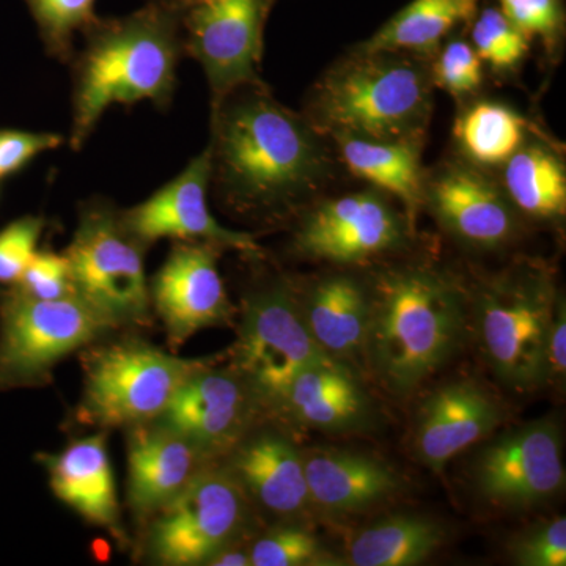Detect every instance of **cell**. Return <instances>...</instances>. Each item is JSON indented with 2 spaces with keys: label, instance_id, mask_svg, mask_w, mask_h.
Segmentation results:
<instances>
[{
  "label": "cell",
  "instance_id": "9c48e42d",
  "mask_svg": "<svg viewBox=\"0 0 566 566\" xmlns=\"http://www.w3.org/2000/svg\"><path fill=\"white\" fill-rule=\"evenodd\" d=\"M327 359L305 326L293 281L273 279L248 293L232 368L262 409L273 411L304 368Z\"/></svg>",
  "mask_w": 566,
  "mask_h": 566
},
{
  "label": "cell",
  "instance_id": "f546056e",
  "mask_svg": "<svg viewBox=\"0 0 566 566\" xmlns=\"http://www.w3.org/2000/svg\"><path fill=\"white\" fill-rule=\"evenodd\" d=\"M39 28L41 43L50 57L70 65L74 36L98 20L95 0H25Z\"/></svg>",
  "mask_w": 566,
  "mask_h": 566
},
{
  "label": "cell",
  "instance_id": "7c38bea8",
  "mask_svg": "<svg viewBox=\"0 0 566 566\" xmlns=\"http://www.w3.org/2000/svg\"><path fill=\"white\" fill-rule=\"evenodd\" d=\"M275 0H186L180 7L182 52L202 66L211 104L260 82L264 25Z\"/></svg>",
  "mask_w": 566,
  "mask_h": 566
},
{
  "label": "cell",
  "instance_id": "5b68a950",
  "mask_svg": "<svg viewBox=\"0 0 566 566\" xmlns=\"http://www.w3.org/2000/svg\"><path fill=\"white\" fill-rule=\"evenodd\" d=\"M558 300L549 268L534 260L491 275L469 296L480 349L506 389L545 386L547 333Z\"/></svg>",
  "mask_w": 566,
  "mask_h": 566
},
{
  "label": "cell",
  "instance_id": "8992f818",
  "mask_svg": "<svg viewBox=\"0 0 566 566\" xmlns=\"http://www.w3.org/2000/svg\"><path fill=\"white\" fill-rule=\"evenodd\" d=\"M93 346L84 354V394L77 417L102 430H128L158 419L186 379L210 363L182 359L139 338Z\"/></svg>",
  "mask_w": 566,
  "mask_h": 566
},
{
  "label": "cell",
  "instance_id": "8fae6325",
  "mask_svg": "<svg viewBox=\"0 0 566 566\" xmlns=\"http://www.w3.org/2000/svg\"><path fill=\"white\" fill-rule=\"evenodd\" d=\"M395 200L375 188L319 199L297 214L293 251L303 259L356 266L401 251L415 230Z\"/></svg>",
  "mask_w": 566,
  "mask_h": 566
},
{
  "label": "cell",
  "instance_id": "6da1fadb",
  "mask_svg": "<svg viewBox=\"0 0 566 566\" xmlns=\"http://www.w3.org/2000/svg\"><path fill=\"white\" fill-rule=\"evenodd\" d=\"M329 142L263 81L241 85L211 104L210 189L238 218L285 221L333 180Z\"/></svg>",
  "mask_w": 566,
  "mask_h": 566
},
{
  "label": "cell",
  "instance_id": "74e56055",
  "mask_svg": "<svg viewBox=\"0 0 566 566\" xmlns=\"http://www.w3.org/2000/svg\"><path fill=\"white\" fill-rule=\"evenodd\" d=\"M65 144L61 134L0 129V180L21 172L43 153Z\"/></svg>",
  "mask_w": 566,
  "mask_h": 566
},
{
  "label": "cell",
  "instance_id": "f1b7e54d",
  "mask_svg": "<svg viewBox=\"0 0 566 566\" xmlns=\"http://www.w3.org/2000/svg\"><path fill=\"white\" fill-rule=\"evenodd\" d=\"M446 528L420 515L386 517L364 528L349 545L356 566H415L433 556L446 542Z\"/></svg>",
  "mask_w": 566,
  "mask_h": 566
},
{
  "label": "cell",
  "instance_id": "836d02e7",
  "mask_svg": "<svg viewBox=\"0 0 566 566\" xmlns=\"http://www.w3.org/2000/svg\"><path fill=\"white\" fill-rule=\"evenodd\" d=\"M499 9L532 41H542L547 54L560 51L565 36L564 0H497Z\"/></svg>",
  "mask_w": 566,
  "mask_h": 566
},
{
  "label": "cell",
  "instance_id": "4316f807",
  "mask_svg": "<svg viewBox=\"0 0 566 566\" xmlns=\"http://www.w3.org/2000/svg\"><path fill=\"white\" fill-rule=\"evenodd\" d=\"M479 7L480 0H411L356 48L412 52L433 57L458 25L474 20Z\"/></svg>",
  "mask_w": 566,
  "mask_h": 566
},
{
  "label": "cell",
  "instance_id": "cb8c5ba5",
  "mask_svg": "<svg viewBox=\"0 0 566 566\" xmlns=\"http://www.w3.org/2000/svg\"><path fill=\"white\" fill-rule=\"evenodd\" d=\"M304 469L311 504L333 515L364 512L401 486L389 464L352 450H316Z\"/></svg>",
  "mask_w": 566,
  "mask_h": 566
},
{
  "label": "cell",
  "instance_id": "2e32d148",
  "mask_svg": "<svg viewBox=\"0 0 566 566\" xmlns=\"http://www.w3.org/2000/svg\"><path fill=\"white\" fill-rule=\"evenodd\" d=\"M210 174L211 158L207 147L150 199L120 210L123 226L145 248L170 238L175 241H202L259 259L262 248L251 233L227 229L211 214L208 207Z\"/></svg>",
  "mask_w": 566,
  "mask_h": 566
},
{
  "label": "cell",
  "instance_id": "e0dca14e",
  "mask_svg": "<svg viewBox=\"0 0 566 566\" xmlns=\"http://www.w3.org/2000/svg\"><path fill=\"white\" fill-rule=\"evenodd\" d=\"M260 409L251 387L232 367L208 363L186 379L158 420L214 461L243 441Z\"/></svg>",
  "mask_w": 566,
  "mask_h": 566
},
{
  "label": "cell",
  "instance_id": "60d3db41",
  "mask_svg": "<svg viewBox=\"0 0 566 566\" xmlns=\"http://www.w3.org/2000/svg\"><path fill=\"white\" fill-rule=\"evenodd\" d=\"M148 2L161 3V6L174 7V9L180 10L186 0H148Z\"/></svg>",
  "mask_w": 566,
  "mask_h": 566
},
{
  "label": "cell",
  "instance_id": "ffe728a7",
  "mask_svg": "<svg viewBox=\"0 0 566 566\" xmlns=\"http://www.w3.org/2000/svg\"><path fill=\"white\" fill-rule=\"evenodd\" d=\"M55 497L92 526L125 543L106 431L70 442L62 452L41 453Z\"/></svg>",
  "mask_w": 566,
  "mask_h": 566
},
{
  "label": "cell",
  "instance_id": "4fadbf2b",
  "mask_svg": "<svg viewBox=\"0 0 566 566\" xmlns=\"http://www.w3.org/2000/svg\"><path fill=\"white\" fill-rule=\"evenodd\" d=\"M423 208L457 243L474 251H499L520 232L521 216L501 182L461 158L427 170Z\"/></svg>",
  "mask_w": 566,
  "mask_h": 566
},
{
  "label": "cell",
  "instance_id": "7a4b0ae2",
  "mask_svg": "<svg viewBox=\"0 0 566 566\" xmlns=\"http://www.w3.org/2000/svg\"><path fill=\"white\" fill-rule=\"evenodd\" d=\"M368 289L363 359L390 392H415L463 346L469 294L453 275L419 263L385 268Z\"/></svg>",
  "mask_w": 566,
  "mask_h": 566
},
{
  "label": "cell",
  "instance_id": "277c9868",
  "mask_svg": "<svg viewBox=\"0 0 566 566\" xmlns=\"http://www.w3.org/2000/svg\"><path fill=\"white\" fill-rule=\"evenodd\" d=\"M430 55L354 48L307 93L303 115L337 136L423 144L433 115Z\"/></svg>",
  "mask_w": 566,
  "mask_h": 566
},
{
  "label": "cell",
  "instance_id": "44dd1931",
  "mask_svg": "<svg viewBox=\"0 0 566 566\" xmlns=\"http://www.w3.org/2000/svg\"><path fill=\"white\" fill-rule=\"evenodd\" d=\"M294 290L305 326L326 356L344 364L363 357L370 318L368 281L333 273L294 283Z\"/></svg>",
  "mask_w": 566,
  "mask_h": 566
},
{
  "label": "cell",
  "instance_id": "7402d4cb",
  "mask_svg": "<svg viewBox=\"0 0 566 566\" xmlns=\"http://www.w3.org/2000/svg\"><path fill=\"white\" fill-rule=\"evenodd\" d=\"M227 469L243 488L249 501L277 516H296L311 504L304 453L277 431L244 436Z\"/></svg>",
  "mask_w": 566,
  "mask_h": 566
},
{
  "label": "cell",
  "instance_id": "484cf974",
  "mask_svg": "<svg viewBox=\"0 0 566 566\" xmlns=\"http://www.w3.org/2000/svg\"><path fill=\"white\" fill-rule=\"evenodd\" d=\"M499 170V182L521 218L545 223L564 221L566 167L560 153L549 142L532 133Z\"/></svg>",
  "mask_w": 566,
  "mask_h": 566
},
{
  "label": "cell",
  "instance_id": "ab89813d",
  "mask_svg": "<svg viewBox=\"0 0 566 566\" xmlns=\"http://www.w3.org/2000/svg\"><path fill=\"white\" fill-rule=\"evenodd\" d=\"M207 566H251L249 547H238V542L227 546L208 562Z\"/></svg>",
  "mask_w": 566,
  "mask_h": 566
},
{
  "label": "cell",
  "instance_id": "30bf717a",
  "mask_svg": "<svg viewBox=\"0 0 566 566\" xmlns=\"http://www.w3.org/2000/svg\"><path fill=\"white\" fill-rule=\"evenodd\" d=\"M248 520L243 488L229 469L211 464L145 523V553L156 565H208L241 538Z\"/></svg>",
  "mask_w": 566,
  "mask_h": 566
},
{
  "label": "cell",
  "instance_id": "d4e9b609",
  "mask_svg": "<svg viewBox=\"0 0 566 566\" xmlns=\"http://www.w3.org/2000/svg\"><path fill=\"white\" fill-rule=\"evenodd\" d=\"M331 142L349 174L400 203L416 232L417 218L423 210L427 175L422 164L423 144L376 142L352 136H337Z\"/></svg>",
  "mask_w": 566,
  "mask_h": 566
},
{
  "label": "cell",
  "instance_id": "f35d334b",
  "mask_svg": "<svg viewBox=\"0 0 566 566\" xmlns=\"http://www.w3.org/2000/svg\"><path fill=\"white\" fill-rule=\"evenodd\" d=\"M566 375V307L560 296L554 311L545 352V385L564 382Z\"/></svg>",
  "mask_w": 566,
  "mask_h": 566
},
{
  "label": "cell",
  "instance_id": "e575fe53",
  "mask_svg": "<svg viewBox=\"0 0 566 566\" xmlns=\"http://www.w3.org/2000/svg\"><path fill=\"white\" fill-rule=\"evenodd\" d=\"M46 221L41 216H22L0 230V286L20 282L25 268L39 252Z\"/></svg>",
  "mask_w": 566,
  "mask_h": 566
},
{
  "label": "cell",
  "instance_id": "8d00e7d4",
  "mask_svg": "<svg viewBox=\"0 0 566 566\" xmlns=\"http://www.w3.org/2000/svg\"><path fill=\"white\" fill-rule=\"evenodd\" d=\"M513 558L523 566L566 565V520L564 516L539 524L512 547Z\"/></svg>",
  "mask_w": 566,
  "mask_h": 566
},
{
  "label": "cell",
  "instance_id": "d590c367",
  "mask_svg": "<svg viewBox=\"0 0 566 566\" xmlns=\"http://www.w3.org/2000/svg\"><path fill=\"white\" fill-rule=\"evenodd\" d=\"M13 286L25 296L39 301H62L77 296L65 253L36 252L20 282Z\"/></svg>",
  "mask_w": 566,
  "mask_h": 566
},
{
  "label": "cell",
  "instance_id": "5bb4252c",
  "mask_svg": "<svg viewBox=\"0 0 566 566\" xmlns=\"http://www.w3.org/2000/svg\"><path fill=\"white\" fill-rule=\"evenodd\" d=\"M475 485L485 501L504 509L545 504L565 485L558 424L534 420L495 439L476 458Z\"/></svg>",
  "mask_w": 566,
  "mask_h": 566
},
{
  "label": "cell",
  "instance_id": "1f68e13d",
  "mask_svg": "<svg viewBox=\"0 0 566 566\" xmlns=\"http://www.w3.org/2000/svg\"><path fill=\"white\" fill-rule=\"evenodd\" d=\"M431 80L458 102H465L482 88L483 62L469 41L453 39L442 43L431 57Z\"/></svg>",
  "mask_w": 566,
  "mask_h": 566
},
{
  "label": "cell",
  "instance_id": "603a6c76",
  "mask_svg": "<svg viewBox=\"0 0 566 566\" xmlns=\"http://www.w3.org/2000/svg\"><path fill=\"white\" fill-rule=\"evenodd\" d=\"M370 409L368 395L346 364L327 359L304 368L273 411L316 430L349 431L367 422Z\"/></svg>",
  "mask_w": 566,
  "mask_h": 566
},
{
  "label": "cell",
  "instance_id": "d6a6232c",
  "mask_svg": "<svg viewBox=\"0 0 566 566\" xmlns=\"http://www.w3.org/2000/svg\"><path fill=\"white\" fill-rule=\"evenodd\" d=\"M322 545L307 528H271L249 546L251 566H303L319 564Z\"/></svg>",
  "mask_w": 566,
  "mask_h": 566
},
{
  "label": "cell",
  "instance_id": "4dcf8cb0",
  "mask_svg": "<svg viewBox=\"0 0 566 566\" xmlns=\"http://www.w3.org/2000/svg\"><path fill=\"white\" fill-rule=\"evenodd\" d=\"M469 24H472L471 44L476 55L494 73H513L526 61L532 40L499 7L479 9Z\"/></svg>",
  "mask_w": 566,
  "mask_h": 566
},
{
  "label": "cell",
  "instance_id": "52a82bcc",
  "mask_svg": "<svg viewBox=\"0 0 566 566\" xmlns=\"http://www.w3.org/2000/svg\"><path fill=\"white\" fill-rule=\"evenodd\" d=\"M147 251L123 226L120 208L102 197L81 205L80 222L63 253L77 296L112 329L150 323Z\"/></svg>",
  "mask_w": 566,
  "mask_h": 566
},
{
  "label": "cell",
  "instance_id": "d6986e66",
  "mask_svg": "<svg viewBox=\"0 0 566 566\" xmlns=\"http://www.w3.org/2000/svg\"><path fill=\"white\" fill-rule=\"evenodd\" d=\"M502 411L493 395L474 381L450 382L428 395L417 416V457L441 472L465 449L499 427Z\"/></svg>",
  "mask_w": 566,
  "mask_h": 566
},
{
  "label": "cell",
  "instance_id": "83f0119b",
  "mask_svg": "<svg viewBox=\"0 0 566 566\" xmlns=\"http://www.w3.org/2000/svg\"><path fill=\"white\" fill-rule=\"evenodd\" d=\"M531 134V125L524 115L509 104L491 99L465 106L453 125L460 158L490 172L501 169L526 144Z\"/></svg>",
  "mask_w": 566,
  "mask_h": 566
},
{
  "label": "cell",
  "instance_id": "9a60e30c",
  "mask_svg": "<svg viewBox=\"0 0 566 566\" xmlns=\"http://www.w3.org/2000/svg\"><path fill=\"white\" fill-rule=\"evenodd\" d=\"M223 251L202 241H175L166 262L148 281L151 308L174 349L200 331L232 322V303L218 266Z\"/></svg>",
  "mask_w": 566,
  "mask_h": 566
},
{
  "label": "cell",
  "instance_id": "ba28073f",
  "mask_svg": "<svg viewBox=\"0 0 566 566\" xmlns=\"http://www.w3.org/2000/svg\"><path fill=\"white\" fill-rule=\"evenodd\" d=\"M111 331L109 323L80 296L39 301L14 286H2L0 392L46 386L55 365Z\"/></svg>",
  "mask_w": 566,
  "mask_h": 566
},
{
  "label": "cell",
  "instance_id": "3957f363",
  "mask_svg": "<svg viewBox=\"0 0 566 566\" xmlns=\"http://www.w3.org/2000/svg\"><path fill=\"white\" fill-rule=\"evenodd\" d=\"M84 48L70 62L71 150L81 151L104 112L115 104H172L182 55L180 10L147 2L122 18H98L82 32Z\"/></svg>",
  "mask_w": 566,
  "mask_h": 566
},
{
  "label": "cell",
  "instance_id": "ac0fdd59",
  "mask_svg": "<svg viewBox=\"0 0 566 566\" xmlns=\"http://www.w3.org/2000/svg\"><path fill=\"white\" fill-rule=\"evenodd\" d=\"M212 464L188 439L158 419L128 428V501L142 523Z\"/></svg>",
  "mask_w": 566,
  "mask_h": 566
}]
</instances>
